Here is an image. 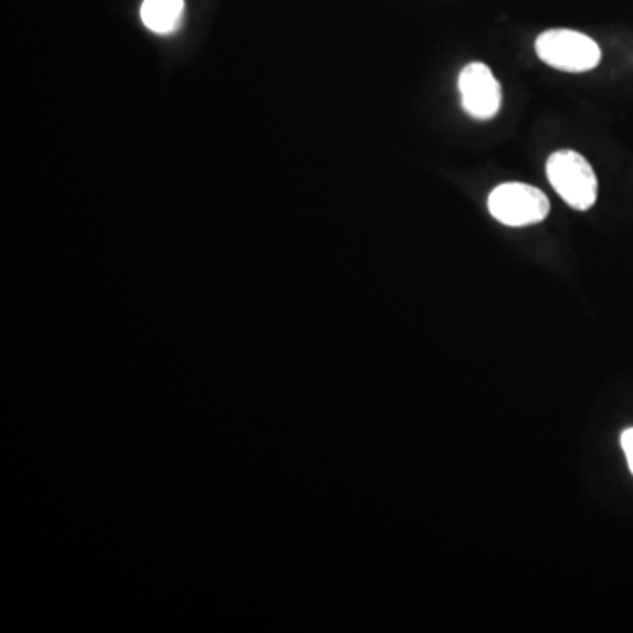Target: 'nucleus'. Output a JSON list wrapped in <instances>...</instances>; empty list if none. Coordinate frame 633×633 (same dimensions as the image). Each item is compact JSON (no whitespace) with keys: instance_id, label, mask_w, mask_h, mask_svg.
<instances>
[{"instance_id":"39448f33","label":"nucleus","mask_w":633,"mask_h":633,"mask_svg":"<svg viewBox=\"0 0 633 633\" xmlns=\"http://www.w3.org/2000/svg\"><path fill=\"white\" fill-rule=\"evenodd\" d=\"M183 0H145L141 20L156 34H169L180 25Z\"/></svg>"},{"instance_id":"7ed1b4c3","label":"nucleus","mask_w":633,"mask_h":633,"mask_svg":"<svg viewBox=\"0 0 633 633\" xmlns=\"http://www.w3.org/2000/svg\"><path fill=\"white\" fill-rule=\"evenodd\" d=\"M487 208L493 219L502 224L508 228H525L546 220L551 204L542 190L514 181L496 187L487 198Z\"/></svg>"},{"instance_id":"20e7f679","label":"nucleus","mask_w":633,"mask_h":633,"mask_svg":"<svg viewBox=\"0 0 633 633\" xmlns=\"http://www.w3.org/2000/svg\"><path fill=\"white\" fill-rule=\"evenodd\" d=\"M462 104L470 117L489 120L500 112L502 86L486 64L474 62L466 65L457 80Z\"/></svg>"},{"instance_id":"f257e3e1","label":"nucleus","mask_w":633,"mask_h":633,"mask_svg":"<svg viewBox=\"0 0 633 633\" xmlns=\"http://www.w3.org/2000/svg\"><path fill=\"white\" fill-rule=\"evenodd\" d=\"M546 171L552 189L573 210L587 211L597 203L599 180L590 162L578 151H555L548 159Z\"/></svg>"},{"instance_id":"423d86ee","label":"nucleus","mask_w":633,"mask_h":633,"mask_svg":"<svg viewBox=\"0 0 633 633\" xmlns=\"http://www.w3.org/2000/svg\"><path fill=\"white\" fill-rule=\"evenodd\" d=\"M621 447H623L626 462H629L630 472H632L633 475V428L623 431V435H621Z\"/></svg>"},{"instance_id":"f03ea898","label":"nucleus","mask_w":633,"mask_h":633,"mask_svg":"<svg viewBox=\"0 0 633 633\" xmlns=\"http://www.w3.org/2000/svg\"><path fill=\"white\" fill-rule=\"evenodd\" d=\"M535 52L544 64L563 73H587L602 61V50L590 35L569 29L542 32L535 41Z\"/></svg>"}]
</instances>
